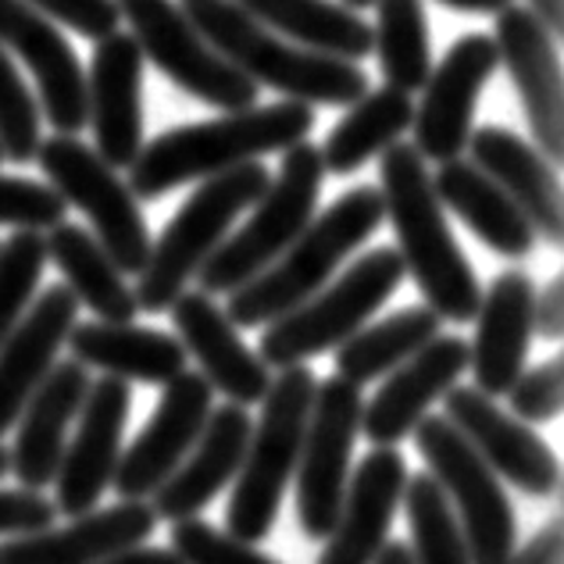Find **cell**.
<instances>
[{
  "label": "cell",
  "mask_w": 564,
  "mask_h": 564,
  "mask_svg": "<svg viewBox=\"0 0 564 564\" xmlns=\"http://www.w3.org/2000/svg\"><path fill=\"white\" fill-rule=\"evenodd\" d=\"M379 175L382 212L393 221L404 275L414 279V286L425 296V307H433L440 318L457 325L471 322L482 290L443 218V204L433 189L425 158L414 151V143H390L382 151Z\"/></svg>",
  "instance_id": "1"
},
{
  "label": "cell",
  "mask_w": 564,
  "mask_h": 564,
  "mask_svg": "<svg viewBox=\"0 0 564 564\" xmlns=\"http://www.w3.org/2000/svg\"><path fill=\"white\" fill-rule=\"evenodd\" d=\"M311 129L315 111L304 100H279L269 108L226 111L212 122L180 126L143 143L140 158L129 165V189L137 200H158L183 183L212 180L261 154L290 151L307 140Z\"/></svg>",
  "instance_id": "2"
},
{
  "label": "cell",
  "mask_w": 564,
  "mask_h": 564,
  "mask_svg": "<svg viewBox=\"0 0 564 564\" xmlns=\"http://www.w3.org/2000/svg\"><path fill=\"white\" fill-rule=\"evenodd\" d=\"M175 4L232 68H240L254 86L286 94V100H304L311 108L315 104L350 108L372 86L361 65L286 43L236 0H175Z\"/></svg>",
  "instance_id": "3"
},
{
  "label": "cell",
  "mask_w": 564,
  "mask_h": 564,
  "mask_svg": "<svg viewBox=\"0 0 564 564\" xmlns=\"http://www.w3.org/2000/svg\"><path fill=\"white\" fill-rule=\"evenodd\" d=\"M382 193L376 186L347 189L329 212L307 221V229L269 269L229 293L226 318L236 329H254L282 318L307 296H315L339 264L382 226Z\"/></svg>",
  "instance_id": "4"
},
{
  "label": "cell",
  "mask_w": 564,
  "mask_h": 564,
  "mask_svg": "<svg viewBox=\"0 0 564 564\" xmlns=\"http://www.w3.org/2000/svg\"><path fill=\"white\" fill-rule=\"evenodd\" d=\"M315 386L318 379L307 365L279 368V376L272 379L269 393L261 400V419L250 429L243 465L236 471V489L226 511L229 536L261 543L272 532L282 494H286L296 462H301Z\"/></svg>",
  "instance_id": "5"
},
{
  "label": "cell",
  "mask_w": 564,
  "mask_h": 564,
  "mask_svg": "<svg viewBox=\"0 0 564 564\" xmlns=\"http://www.w3.org/2000/svg\"><path fill=\"white\" fill-rule=\"evenodd\" d=\"M272 172L261 161H247L221 175L204 180L193 197L175 212V218L151 243V258H147L140 272L137 307L147 315H161L175 304V296L186 293V282L197 279L200 264L215 254V247L226 240L232 221L240 218L247 207L261 200L269 189Z\"/></svg>",
  "instance_id": "6"
},
{
  "label": "cell",
  "mask_w": 564,
  "mask_h": 564,
  "mask_svg": "<svg viewBox=\"0 0 564 564\" xmlns=\"http://www.w3.org/2000/svg\"><path fill=\"white\" fill-rule=\"evenodd\" d=\"M322 180L325 165L318 147L307 140L293 143L286 158H282L279 175L254 204V215L243 221V229L226 236L215 247V254L200 264V293H232L269 269L282 250L307 229V221L315 218Z\"/></svg>",
  "instance_id": "7"
},
{
  "label": "cell",
  "mask_w": 564,
  "mask_h": 564,
  "mask_svg": "<svg viewBox=\"0 0 564 564\" xmlns=\"http://www.w3.org/2000/svg\"><path fill=\"white\" fill-rule=\"evenodd\" d=\"M404 282V261L397 247H376L358 258L329 290H318L269 325L258 358L269 368H293L325 350H336L390 301Z\"/></svg>",
  "instance_id": "8"
},
{
  "label": "cell",
  "mask_w": 564,
  "mask_h": 564,
  "mask_svg": "<svg viewBox=\"0 0 564 564\" xmlns=\"http://www.w3.org/2000/svg\"><path fill=\"white\" fill-rule=\"evenodd\" d=\"M36 161L57 197L94 221L97 243L108 250L122 275H140L151 258V232H147L140 200L132 197L118 169H111L79 137H62V132L40 143Z\"/></svg>",
  "instance_id": "9"
},
{
  "label": "cell",
  "mask_w": 564,
  "mask_h": 564,
  "mask_svg": "<svg viewBox=\"0 0 564 564\" xmlns=\"http://www.w3.org/2000/svg\"><path fill=\"white\" fill-rule=\"evenodd\" d=\"M118 14L129 22L143 62L172 79L183 94L212 104L218 111H247L258 104V90L240 68H232L175 0H115Z\"/></svg>",
  "instance_id": "10"
},
{
  "label": "cell",
  "mask_w": 564,
  "mask_h": 564,
  "mask_svg": "<svg viewBox=\"0 0 564 564\" xmlns=\"http://www.w3.org/2000/svg\"><path fill=\"white\" fill-rule=\"evenodd\" d=\"M414 443L429 475L454 503L471 564H508L514 554V511L497 475L443 414H425L414 425Z\"/></svg>",
  "instance_id": "11"
},
{
  "label": "cell",
  "mask_w": 564,
  "mask_h": 564,
  "mask_svg": "<svg viewBox=\"0 0 564 564\" xmlns=\"http://www.w3.org/2000/svg\"><path fill=\"white\" fill-rule=\"evenodd\" d=\"M361 390L344 379L315 386V404L296 462V522L307 540H325L336 525L350 479V451L361 429Z\"/></svg>",
  "instance_id": "12"
},
{
  "label": "cell",
  "mask_w": 564,
  "mask_h": 564,
  "mask_svg": "<svg viewBox=\"0 0 564 564\" xmlns=\"http://www.w3.org/2000/svg\"><path fill=\"white\" fill-rule=\"evenodd\" d=\"M500 68L494 36L468 33L443 54L422 86V104L414 108V151L429 161H454L468 151L475 104L482 86Z\"/></svg>",
  "instance_id": "13"
},
{
  "label": "cell",
  "mask_w": 564,
  "mask_h": 564,
  "mask_svg": "<svg viewBox=\"0 0 564 564\" xmlns=\"http://www.w3.org/2000/svg\"><path fill=\"white\" fill-rule=\"evenodd\" d=\"M215 390L200 372H180L165 382L158 408L132 447L118 457V471L111 486L122 500L154 497V489L186 462L193 443L200 440L207 419H212Z\"/></svg>",
  "instance_id": "14"
},
{
  "label": "cell",
  "mask_w": 564,
  "mask_h": 564,
  "mask_svg": "<svg viewBox=\"0 0 564 564\" xmlns=\"http://www.w3.org/2000/svg\"><path fill=\"white\" fill-rule=\"evenodd\" d=\"M443 411H447L443 419L468 440V447L482 457L497 479H508L532 497L557 494V454L525 422L503 414L494 397L471 390V386H451L443 393Z\"/></svg>",
  "instance_id": "15"
},
{
  "label": "cell",
  "mask_w": 564,
  "mask_h": 564,
  "mask_svg": "<svg viewBox=\"0 0 564 564\" xmlns=\"http://www.w3.org/2000/svg\"><path fill=\"white\" fill-rule=\"evenodd\" d=\"M0 47L19 54L36 76L40 115L54 132L79 137L86 129V72L62 29L29 0H0Z\"/></svg>",
  "instance_id": "16"
},
{
  "label": "cell",
  "mask_w": 564,
  "mask_h": 564,
  "mask_svg": "<svg viewBox=\"0 0 564 564\" xmlns=\"http://www.w3.org/2000/svg\"><path fill=\"white\" fill-rule=\"evenodd\" d=\"M132 393L129 382L104 376L100 382H90L86 400L79 408V429L65 447L62 468H57V500L54 508L68 518L90 514L104 489L111 486L122 457V433L129 422Z\"/></svg>",
  "instance_id": "17"
},
{
  "label": "cell",
  "mask_w": 564,
  "mask_h": 564,
  "mask_svg": "<svg viewBox=\"0 0 564 564\" xmlns=\"http://www.w3.org/2000/svg\"><path fill=\"white\" fill-rule=\"evenodd\" d=\"M86 126H94V151L111 169H129L143 151V54L132 33L115 29L97 40L86 72Z\"/></svg>",
  "instance_id": "18"
},
{
  "label": "cell",
  "mask_w": 564,
  "mask_h": 564,
  "mask_svg": "<svg viewBox=\"0 0 564 564\" xmlns=\"http://www.w3.org/2000/svg\"><path fill=\"white\" fill-rule=\"evenodd\" d=\"M497 54L508 68L522 108L529 118V132L536 151L551 161L564 158V94H561V62L554 40L525 8H503L497 14Z\"/></svg>",
  "instance_id": "19"
},
{
  "label": "cell",
  "mask_w": 564,
  "mask_h": 564,
  "mask_svg": "<svg viewBox=\"0 0 564 564\" xmlns=\"http://www.w3.org/2000/svg\"><path fill=\"white\" fill-rule=\"evenodd\" d=\"M408 465L397 447H376L347 479L336 525L315 564H376L404 497Z\"/></svg>",
  "instance_id": "20"
},
{
  "label": "cell",
  "mask_w": 564,
  "mask_h": 564,
  "mask_svg": "<svg viewBox=\"0 0 564 564\" xmlns=\"http://www.w3.org/2000/svg\"><path fill=\"white\" fill-rule=\"evenodd\" d=\"M169 311L175 333H180L175 339L200 361V376L212 382V390L226 393L229 404L240 408L261 404L272 386V368L254 350H247L236 325L226 318V311L200 290L180 293Z\"/></svg>",
  "instance_id": "21"
},
{
  "label": "cell",
  "mask_w": 564,
  "mask_h": 564,
  "mask_svg": "<svg viewBox=\"0 0 564 564\" xmlns=\"http://www.w3.org/2000/svg\"><path fill=\"white\" fill-rule=\"evenodd\" d=\"M532 304H536L532 279L518 269L500 272L482 293L479 311H475V339L468 344V365L479 393L503 397L525 372Z\"/></svg>",
  "instance_id": "22"
},
{
  "label": "cell",
  "mask_w": 564,
  "mask_h": 564,
  "mask_svg": "<svg viewBox=\"0 0 564 564\" xmlns=\"http://www.w3.org/2000/svg\"><path fill=\"white\" fill-rule=\"evenodd\" d=\"M468 368V339L462 336H436L393 368L372 404L361 411V433L376 447H397L400 440L414 433V425L425 419L433 400L457 386V376Z\"/></svg>",
  "instance_id": "23"
},
{
  "label": "cell",
  "mask_w": 564,
  "mask_h": 564,
  "mask_svg": "<svg viewBox=\"0 0 564 564\" xmlns=\"http://www.w3.org/2000/svg\"><path fill=\"white\" fill-rule=\"evenodd\" d=\"M90 390V376L79 361H54L51 376L40 382V390L29 397V404L19 414V433L14 447L8 451L11 475L22 489L51 486L62 468V457L68 447V425L79 419V408Z\"/></svg>",
  "instance_id": "24"
},
{
  "label": "cell",
  "mask_w": 564,
  "mask_h": 564,
  "mask_svg": "<svg viewBox=\"0 0 564 564\" xmlns=\"http://www.w3.org/2000/svg\"><path fill=\"white\" fill-rule=\"evenodd\" d=\"M79 315V301L65 282L47 286L36 304H29L22 322L0 344V436L11 433L29 397L51 376L54 358L68 339Z\"/></svg>",
  "instance_id": "25"
},
{
  "label": "cell",
  "mask_w": 564,
  "mask_h": 564,
  "mask_svg": "<svg viewBox=\"0 0 564 564\" xmlns=\"http://www.w3.org/2000/svg\"><path fill=\"white\" fill-rule=\"evenodd\" d=\"M250 429H254V422L240 404L212 411V419H207L200 440L186 454V462L154 489V514L165 518V522L197 518L215 500L218 489L236 479L250 443Z\"/></svg>",
  "instance_id": "26"
},
{
  "label": "cell",
  "mask_w": 564,
  "mask_h": 564,
  "mask_svg": "<svg viewBox=\"0 0 564 564\" xmlns=\"http://www.w3.org/2000/svg\"><path fill=\"white\" fill-rule=\"evenodd\" d=\"M471 165L486 172L508 197L518 204V212L529 218V226L546 243L561 247L564 236V212H561V183L554 165L536 147L525 143L518 132L500 126H482L468 137Z\"/></svg>",
  "instance_id": "27"
},
{
  "label": "cell",
  "mask_w": 564,
  "mask_h": 564,
  "mask_svg": "<svg viewBox=\"0 0 564 564\" xmlns=\"http://www.w3.org/2000/svg\"><path fill=\"white\" fill-rule=\"evenodd\" d=\"M151 503L126 500L115 508L72 518L68 529H47L36 536L0 543V564H100L129 546H140L154 532Z\"/></svg>",
  "instance_id": "28"
},
{
  "label": "cell",
  "mask_w": 564,
  "mask_h": 564,
  "mask_svg": "<svg viewBox=\"0 0 564 564\" xmlns=\"http://www.w3.org/2000/svg\"><path fill=\"white\" fill-rule=\"evenodd\" d=\"M65 344L72 358L86 368H100L104 376L122 382L165 386L186 372V347L172 333L143 329V325H111V322H76Z\"/></svg>",
  "instance_id": "29"
},
{
  "label": "cell",
  "mask_w": 564,
  "mask_h": 564,
  "mask_svg": "<svg viewBox=\"0 0 564 564\" xmlns=\"http://www.w3.org/2000/svg\"><path fill=\"white\" fill-rule=\"evenodd\" d=\"M433 189L443 207L465 221V226L479 236V240L500 258H529L536 247V232H532L529 218L518 212V204L503 193L486 172H479L471 161H443L433 175Z\"/></svg>",
  "instance_id": "30"
},
{
  "label": "cell",
  "mask_w": 564,
  "mask_h": 564,
  "mask_svg": "<svg viewBox=\"0 0 564 564\" xmlns=\"http://www.w3.org/2000/svg\"><path fill=\"white\" fill-rule=\"evenodd\" d=\"M43 240H47V258L65 275V286L76 293L79 304L94 311L97 322L126 325L137 318V293L129 290L122 269L108 258L90 229L76 221H57Z\"/></svg>",
  "instance_id": "31"
},
{
  "label": "cell",
  "mask_w": 564,
  "mask_h": 564,
  "mask_svg": "<svg viewBox=\"0 0 564 564\" xmlns=\"http://www.w3.org/2000/svg\"><path fill=\"white\" fill-rule=\"evenodd\" d=\"M236 4L304 51L329 54L350 65H361V57L372 54V25L358 11L333 0H236Z\"/></svg>",
  "instance_id": "32"
},
{
  "label": "cell",
  "mask_w": 564,
  "mask_h": 564,
  "mask_svg": "<svg viewBox=\"0 0 564 564\" xmlns=\"http://www.w3.org/2000/svg\"><path fill=\"white\" fill-rule=\"evenodd\" d=\"M414 122L411 94H400L393 86L368 90L361 100L350 104V111L333 126L329 140L318 147L325 172L333 175H354L361 165H368L376 154L400 140Z\"/></svg>",
  "instance_id": "33"
},
{
  "label": "cell",
  "mask_w": 564,
  "mask_h": 564,
  "mask_svg": "<svg viewBox=\"0 0 564 564\" xmlns=\"http://www.w3.org/2000/svg\"><path fill=\"white\" fill-rule=\"evenodd\" d=\"M440 315L433 307H404L393 311L368 329H358L350 339L336 347V372L344 382L361 386L379 376H390L408 358H414L429 339L440 336Z\"/></svg>",
  "instance_id": "34"
},
{
  "label": "cell",
  "mask_w": 564,
  "mask_h": 564,
  "mask_svg": "<svg viewBox=\"0 0 564 564\" xmlns=\"http://www.w3.org/2000/svg\"><path fill=\"white\" fill-rule=\"evenodd\" d=\"M379 11V25L372 29V51L379 54V68L386 86L400 94L422 90L433 72L429 51V19L422 0H372Z\"/></svg>",
  "instance_id": "35"
},
{
  "label": "cell",
  "mask_w": 564,
  "mask_h": 564,
  "mask_svg": "<svg viewBox=\"0 0 564 564\" xmlns=\"http://www.w3.org/2000/svg\"><path fill=\"white\" fill-rule=\"evenodd\" d=\"M400 503L408 508V522L414 536L411 546L414 564H471L454 503L433 475L429 471L408 475Z\"/></svg>",
  "instance_id": "36"
},
{
  "label": "cell",
  "mask_w": 564,
  "mask_h": 564,
  "mask_svg": "<svg viewBox=\"0 0 564 564\" xmlns=\"http://www.w3.org/2000/svg\"><path fill=\"white\" fill-rule=\"evenodd\" d=\"M47 264V240L33 229H14L0 243V344L22 322Z\"/></svg>",
  "instance_id": "37"
},
{
  "label": "cell",
  "mask_w": 564,
  "mask_h": 564,
  "mask_svg": "<svg viewBox=\"0 0 564 564\" xmlns=\"http://www.w3.org/2000/svg\"><path fill=\"white\" fill-rule=\"evenodd\" d=\"M40 100L19 76V68L8 57V51L0 47V151L14 165H29L36 161L40 151Z\"/></svg>",
  "instance_id": "38"
},
{
  "label": "cell",
  "mask_w": 564,
  "mask_h": 564,
  "mask_svg": "<svg viewBox=\"0 0 564 564\" xmlns=\"http://www.w3.org/2000/svg\"><path fill=\"white\" fill-rule=\"evenodd\" d=\"M68 204L51 186L19 180V175H0V226L11 229H54L65 221Z\"/></svg>",
  "instance_id": "39"
},
{
  "label": "cell",
  "mask_w": 564,
  "mask_h": 564,
  "mask_svg": "<svg viewBox=\"0 0 564 564\" xmlns=\"http://www.w3.org/2000/svg\"><path fill=\"white\" fill-rule=\"evenodd\" d=\"M172 551L186 564H279L272 557L258 554L250 543L200 522V518H183V522H175Z\"/></svg>",
  "instance_id": "40"
},
{
  "label": "cell",
  "mask_w": 564,
  "mask_h": 564,
  "mask_svg": "<svg viewBox=\"0 0 564 564\" xmlns=\"http://www.w3.org/2000/svg\"><path fill=\"white\" fill-rule=\"evenodd\" d=\"M561 379H564V365L561 358H551L536 365L532 372H522L508 390L514 414L525 425H540V422H554L561 414Z\"/></svg>",
  "instance_id": "41"
},
{
  "label": "cell",
  "mask_w": 564,
  "mask_h": 564,
  "mask_svg": "<svg viewBox=\"0 0 564 564\" xmlns=\"http://www.w3.org/2000/svg\"><path fill=\"white\" fill-rule=\"evenodd\" d=\"M40 14H47L51 22H62L68 29H76L86 40H104L122 25L115 0H29Z\"/></svg>",
  "instance_id": "42"
},
{
  "label": "cell",
  "mask_w": 564,
  "mask_h": 564,
  "mask_svg": "<svg viewBox=\"0 0 564 564\" xmlns=\"http://www.w3.org/2000/svg\"><path fill=\"white\" fill-rule=\"evenodd\" d=\"M57 508L36 489H0V536H36L54 529Z\"/></svg>",
  "instance_id": "43"
},
{
  "label": "cell",
  "mask_w": 564,
  "mask_h": 564,
  "mask_svg": "<svg viewBox=\"0 0 564 564\" xmlns=\"http://www.w3.org/2000/svg\"><path fill=\"white\" fill-rule=\"evenodd\" d=\"M561 311H564V282L561 275L551 279L543 286V293L536 296V304H532V333H540L543 339H561Z\"/></svg>",
  "instance_id": "44"
},
{
  "label": "cell",
  "mask_w": 564,
  "mask_h": 564,
  "mask_svg": "<svg viewBox=\"0 0 564 564\" xmlns=\"http://www.w3.org/2000/svg\"><path fill=\"white\" fill-rule=\"evenodd\" d=\"M561 522L543 525L522 551H514L508 564H561Z\"/></svg>",
  "instance_id": "45"
},
{
  "label": "cell",
  "mask_w": 564,
  "mask_h": 564,
  "mask_svg": "<svg viewBox=\"0 0 564 564\" xmlns=\"http://www.w3.org/2000/svg\"><path fill=\"white\" fill-rule=\"evenodd\" d=\"M100 564H186L175 551H161V546H129V551H118L111 557H104Z\"/></svg>",
  "instance_id": "46"
},
{
  "label": "cell",
  "mask_w": 564,
  "mask_h": 564,
  "mask_svg": "<svg viewBox=\"0 0 564 564\" xmlns=\"http://www.w3.org/2000/svg\"><path fill=\"white\" fill-rule=\"evenodd\" d=\"M525 11L543 25L546 36H551V40L557 36L561 40V29H564V0H529Z\"/></svg>",
  "instance_id": "47"
},
{
  "label": "cell",
  "mask_w": 564,
  "mask_h": 564,
  "mask_svg": "<svg viewBox=\"0 0 564 564\" xmlns=\"http://www.w3.org/2000/svg\"><path fill=\"white\" fill-rule=\"evenodd\" d=\"M454 11H475V14H500L503 8H511L514 0H440Z\"/></svg>",
  "instance_id": "48"
},
{
  "label": "cell",
  "mask_w": 564,
  "mask_h": 564,
  "mask_svg": "<svg viewBox=\"0 0 564 564\" xmlns=\"http://www.w3.org/2000/svg\"><path fill=\"white\" fill-rule=\"evenodd\" d=\"M376 564H414V557H411V546L408 543H397V540H390L379 551V557H376Z\"/></svg>",
  "instance_id": "49"
},
{
  "label": "cell",
  "mask_w": 564,
  "mask_h": 564,
  "mask_svg": "<svg viewBox=\"0 0 564 564\" xmlns=\"http://www.w3.org/2000/svg\"><path fill=\"white\" fill-rule=\"evenodd\" d=\"M344 8H350V11H361V8H372V0H344Z\"/></svg>",
  "instance_id": "50"
},
{
  "label": "cell",
  "mask_w": 564,
  "mask_h": 564,
  "mask_svg": "<svg viewBox=\"0 0 564 564\" xmlns=\"http://www.w3.org/2000/svg\"><path fill=\"white\" fill-rule=\"evenodd\" d=\"M8 468H11V462H8V447H0V479L8 475Z\"/></svg>",
  "instance_id": "51"
},
{
  "label": "cell",
  "mask_w": 564,
  "mask_h": 564,
  "mask_svg": "<svg viewBox=\"0 0 564 564\" xmlns=\"http://www.w3.org/2000/svg\"><path fill=\"white\" fill-rule=\"evenodd\" d=\"M0 165H4V151H0Z\"/></svg>",
  "instance_id": "52"
}]
</instances>
